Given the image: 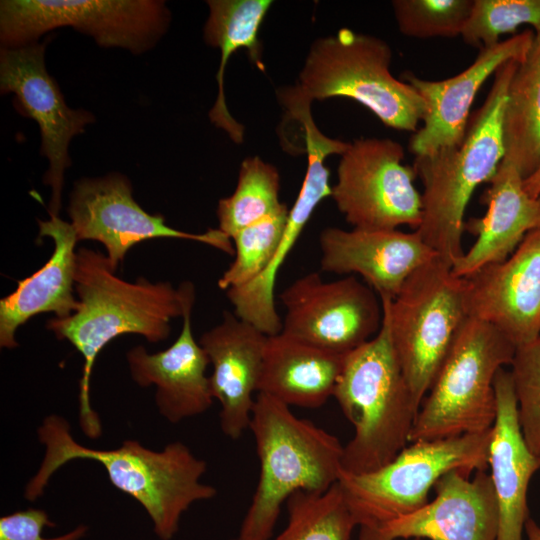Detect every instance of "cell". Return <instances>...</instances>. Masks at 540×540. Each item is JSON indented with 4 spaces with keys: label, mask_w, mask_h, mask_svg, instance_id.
I'll return each instance as SVG.
<instances>
[{
    "label": "cell",
    "mask_w": 540,
    "mask_h": 540,
    "mask_svg": "<svg viewBox=\"0 0 540 540\" xmlns=\"http://www.w3.org/2000/svg\"><path fill=\"white\" fill-rule=\"evenodd\" d=\"M44 447L37 472L27 482L24 498L39 499L51 477L74 460L95 461L103 466L112 485L135 499L146 511L160 540H171L182 515L196 502L210 500L217 490L201 482L207 463L180 441L162 450L150 449L134 439L111 449L79 443L70 423L61 415H47L37 429Z\"/></svg>",
    "instance_id": "6da1fadb"
},
{
    "label": "cell",
    "mask_w": 540,
    "mask_h": 540,
    "mask_svg": "<svg viewBox=\"0 0 540 540\" xmlns=\"http://www.w3.org/2000/svg\"><path fill=\"white\" fill-rule=\"evenodd\" d=\"M75 292L78 310L66 318H52L47 328L67 340L83 358L79 381V425L91 439L102 434V423L90 402V379L98 354L125 334L143 336L150 343L168 338L170 322L182 317L185 282L176 289L169 282L138 277L128 282L116 275L108 258L81 247L76 254Z\"/></svg>",
    "instance_id": "7a4b0ae2"
},
{
    "label": "cell",
    "mask_w": 540,
    "mask_h": 540,
    "mask_svg": "<svg viewBox=\"0 0 540 540\" xmlns=\"http://www.w3.org/2000/svg\"><path fill=\"white\" fill-rule=\"evenodd\" d=\"M249 429L256 443L259 478L232 540H270L282 505L294 493L323 492L338 482L344 446L335 435L264 393L256 396Z\"/></svg>",
    "instance_id": "3957f363"
},
{
    "label": "cell",
    "mask_w": 540,
    "mask_h": 540,
    "mask_svg": "<svg viewBox=\"0 0 540 540\" xmlns=\"http://www.w3.org/2000/svg\"><path fill=\"white\" fill-rule=\"evenodd\" d=\"M519 62L509 61L494 74L491 89L470 117L460 145L415 157L413 168L423 184V215L418 232L445 262L464 254V215L475 189L489 182L505 155L503 114L511 78Z\"/></svg>",
    "instance_id": "277c9868"
},
{
    "label": "cell",
    "mask_w": 540,
    "mask_h": 540,
    "mask_svg": "<svg viewBox=\"0 0 540 540\" xmlns=\"http://www.w3.org/2000/svg\"><path fill=\"white\" fill-rule=\"evenodd\" d=\"M333 397L354 427L344 446V472L377 470L407 446L420 407L397 360L384 314L379 332L345 355Z\"/></svg>",
    "instance_id": "5b68a950"
},
{
    "label": "cell",
    "mask_w": 540,
    "mask_h": 540,
    "mask_svg": "<svg viewBox=\"0 0 540 540\" xmlns=\"http://www.w3.org/2000/svg\"><path fill=\"white\" fill-rule=\"evenodd\" d=\"M392 50L373 35L339 29L310 46L295 85L309 102L346 97L369 109L385 126L416 132L425 103L390 71Z\"/></svg>",
    "instance_id": "8992f818"
},
{
    "label": "cell",
    "mask_w": 540,
    "mask_h": 540,
    "mask_svg": "<svg viewBox=\"0 0 540 540\" xmlns=\"http://www.w3.org/2000/svg\"><path fill=\"white\" fill-rule=\"evenodd\" d=\"M517 347L493 325L467 317L415 418L409 442L483 433L496 418L494 380Z\"/></svg>",
    "instance_id": "52a82bcc"
},
{
    "label": "cell",
    "mask_w": 540,
    "mask_h": 540,
    "mask_svg": "<svg viewBox=\"0 0 540 540\" xmlns=\"http://www.w3.org/2000/svg\"><path fill=\"white\" fill-rule=\"evenodd\" d=\"M492 428L436 440H419L377 470L353 474L342 470L338 484L359 533H372L409 515L428 501L429 491L452 470L468 473L489 468Z\"/></svg>",
    "instance_id": "ba28073f"
},
{
    "label": "cell",
    "mask_w": 540,
    "mask_h": 540,
    "mask_svg": "<svg viewBox=\"0 0 540 540\" xmlns=\"http://www.w3.org/2000/svg\"><path fill=\"white\" fill-rule=\"evenodd\" d=\"M465 292V279L436 256L410 275L394 299H380L397 360L419 407L468 317Z\"/></svg>",
    "instance_id": "9c48e42d"
},
{
    "label": "cell",
    "mask_w": 540,
    "mask_h": 540,
    "mask_svg": "<svg viewBox=\"0 0 540 540\" xmlns=\"http://www.w3.org/2000/svg\"><path fill=\"white\" fill-rule=\"evenodd\" d=\"M170 23V12L158 0H2V48L37 42L43 34L72 27L103 47L141 54L156 45Z\"/></svg>",
    "instance_id": "30bf717a"
},
{
    "label": "cell",
    "mask_w": 540,
    "mask_h": 540,
    "mask_svg": "<svg viewBox=\"0 0 540 540\" xmlns=\"http://www.w3.org/2000/svg\"><path fill=\"white\" fill-rule=\"evenodd\" d=\"M403 146L390 138H360L340 155L331 196L353 228L390 230L422 221V194L413 166L403 163Z\"/></svg>",
    "instance_id": "8fae6325"
},
{
    "label": "cell",
    "mask_w": 540,
    "mask_h": 540,
    "mask_svg": "<svg viewBox=\"0 0 540 540\" xmlns=\"http://www.w3.org/2000/svg\"><path fill=\"white\" fill-rule=\"evenodd\" d=\"M286 309L282 333L317 348L345 356L380 330L379 296L355 276L325 282L308 273L279 295Z\"/></svg>",
    "instance_id": "7c38bea8"
},
{
    "label": "cell",
    "mask_w": 540,
    "mask_h": 540,
    "mask_svg": "<svg viewBox=\"0 0 540 540\" xmlns=\"http://www.w3.org/2000/svg\"><path fill=\"white\" fill-rule=\"evenodd\" d=\"M130 181L120 173L82 178L74 183L67 214L78 241L103 244L116 271L130 248L150 239L172 238L205 243L234 255L231 238L221 230L189 233L167 225L161 214H150L134 199Z\"/></svg>",
    "instance_id": "4fadbf2b"
},
{
    "label": "cell",
    "mask_w": 540,
    "mask_h": 540,
    "mask_svg": "<svg viewBox=\"0 0 540 540\" xmlns=\"http://www.w3.org/2000/svg\"><path fill=\"white\" fill-rule=\"evenodd\" d=\"M46 43L1 48L0 91L13 93L19 112L36 121L41 131V154L49 169L43 182L51 187L49 215L58 216L62 202L65 169L71 165L69 144L85 132L94 116L84 109H71L45 66Z\"/></svg>",
    "instance_id": "5bb4252c"
},
{
    "label": "cell",
    "mask_w": 540,
    "mask_h": 540,
    "mask_svg": "<svg viewBox=\"0 0 540 540\" xmlns=\"http://www.w3.org/2000/svg\"><path fill=\"white\" fill-rule=\"evenodd\" d=\"M533 38L534 31L526 29L482 48L470 66L444 80H425L405 72L403 80L425 103L423 125L409 142V150L414 156H427L460 145L471 117L472 104L482 85L505 63H520L528 54Z\"/></svg>",
    "instance_id": "9a60e30c"
},
{
    "label": "cell",
    "mask_w": 540,
    "mask_h": 540,
    "mask_svg": "<svg viewBox=\"0 0 540 540\" xmlns=\"http://www.w3.org/2000/svg\"><path fill=\"white\" fill-rule=\"evenodd\" d=\"M469 317L500 330L516 347L540 331V227L530 231L503 262L465 277Z\"/></svg>",
    "instance_id": "2e32d148"
},
{
    "label": "cell",
    "mask_w": 540,
    "mask_h": 540,
    "mask_svg": "<svg viewBox=\"0 0 540 540\" xmlns=\"http://www.w3.org/2000/svg\"><path fill=\"white\" fill-rule=\"evenodd\" d=\"M435 498L358 540H497L498 507L490 474L463 470L444 474L434 485Z\"/></svg>",
    "instance_id": "e0dca14e"
},
{
    "label": "cell",
    "mask_w": 540,
    "mask_h": 540,
    "mask_svg": "<svg viewBox=\"0 0 540 540\" xmlns=\"http://www.w3.org/2000/svg\"><path fill=\"white\" fill-rule=\"evenodd\" d=\"M194 302L195 287L186 281L183 325L174 343L156 353L142 345L126 353L132 380L140 387H155L157 410L171 424L205 413L214 400L206 374L210 361L192 332Z\"/></svg>",
    "instance_id": "ac0fdd59"
},
{
    "label": "cell",
    "mask_w": 540,
    "mask_h": 540,
    "mask_svg": "<svg viewBox=\"0 0 540 540\" xmlns=\"http://www.w3.org/2000/svg\"><path fill=\"white\" fill-rule=\"evenodd\" d=\"M321 270L358 274L379 298L394 299L419 267L438 256L417 231L324 228Z\"/></svg>",
    "instance_id": "d6986e66"
},
{
    "label": "cell",
    "mask_w": 540,
    "mask_h": 540,
    "mask_svg": "<svg viewBox=\"0 0 540 540\" xmlns=\"http://www.w3.org/2000/svg\"><path fill=\"white\" fill-rule=\"evenodd\" d=\"M268 336L234 313L204 332L199 343L212 365V396L220 404L222 433L238 440L249 429Z\"/></svg>",
    "instance_id": "ffe728a7"
},
{
    "label": "cell",
    "mask_w": 540,
    "mask_h": 540,
    "mask_svg": "<svg viewBox=\"0 0 540 540\" xmlns=\"http://www.w3.org/2000/svg\"><path fill=\"white\" fill-rule=\"evenodd\" d=\"M307 170L298 197L289 210L286 229L279 249L269 268L253 282L226 291L234 307V314L258 328L267 336L282 331V320L275 305L274 287L278 271L294 247L315 208L331 196L330 171L324 164L332 154L341 155L343 141L325 136L321 131L307 132L304 137Z\"/></svg>",
    "instance_id": "44dd1931"
},
{
    "label": "cell",
    "mask_w": 540,
    "mask_h": 540,
    "mask_svg": "<svg viewBox=\"0 0 540 540\" xmlns=\"http://www.w3.org/2000/svg\"><path fill=\"white\" fill-rule=\"evenodd\" d=\"M523 181L517 167L503 159L481 197L485 215L465 222V230L476 240L453 264L455 275L465 278L505 261L530 231L540 227V197L528 194Z\"/></svg>",
    "instance_id": "7402d4cb"
},
{
    "label": "cell",
    "mask_w": 540,
    "mask_h": 540,
    "mask_svg": "<svg viewBox=\"0 0 540 540\" xmlns=\"http://www.w3.org/2000/svg\"><path fill=\"white\" fill-rule=\"evenodd\" d=\"M494 390L496 418L489 446V467L498 507L497 540H522L529 517L528 486L540 469V460L530 452L523 439L510 371L498 370Z\"/></svg>",
    "instance_id": "603a6c76"
},
{
    "label": "cell",
    "mask_w": 540,
    "mask_h": 540,
    "mask_svg": "<svg viewBox=\"0 0 540 540\" xmlns=\"http://www.w3.org/2000/svg\"><path fill=\"white\" fill-rule=\"evenodd\" d=\"M39 237H49L54 250L48 261L32 275L18 282L14 292L0 300V346L14 349L17 329L35 315L54 313L66 318L79 308L74 296L76 243L71 223L59 216L38 220Z\"/></svg>",
    "instance_id": "cb8c5ba5"
},
{
    "label": "cell",
    "mask_w": 540,
    "mask_h": 540,
    "mask_svg": "<svg viewBox=\"0 0 540 540\" xmlns=\"http://www.w3.org/2000/svg\"><path fill=\"white\" fill-rule=\"evenodd\" d=\"M344 357L282 332L268 336L258 393L289 407L319 408L333 397Z\"/></svg>",
    "instance_id": "d4e9b609"
},
{
    "label": "cell",
    "mask_w": 540,
    "mask_h": 540,
    "mask_svg": "<svg viewBox=\"0 0 540 540\" xmlns=\"http://www.w3.org/2000/svg\"><path fill=\"white\" fill-rule=\"evenodd\" d=\"M209 17L204 26L206 44L219 48L220 65L216 74L218 95L209 112L211 122L223 129L235 143H242L244 126L230 114L224 95V73L228 59L239 48L248 51L251 61L263 69L262 45L258 39L261 24L271 0H209Z\"/></svg>",
    "instance_id": "484cf974"
},
{
    "label": "cell",
    "mask_w": 540,
    "mask_h": 540,
    "mask_svg": "<svg viewBox=\"0 0 540 540\" xmlns=\"http://www.w3.org/2000/svg\"><path fill=\"white\" fill-rule=\"evenodd\" d=\"M505 160L523 178L540 167V28L511 78L503 114Z\"/></svg>",
    "instance_id": "4316f807"
},
{
    "label": "cell",
    "mask_w": 540,
    "mask_h": 540,
    "mask_svg": "<svg viewBox=\"0 0 540 540\" xmlns=\"http://www.w3.org/2000/svg\"><path fill=\"white\" fill-rule=\"evenodd\" d=\"M278 170L258 156L246 158L240 167L235 191L219 200L218 229L232 238L238 231L271 217L287 205L279 199Z\"/></svg>",
    "instance_id": "83f0119b"
},
{
    "label": "cell",
    "mask_w": 540,
    "mask_h": 540,
    "mask_svg": "<svg viewBox=\"0 0 540 540\" xmlns=\"http://www.w3.org/2000/svg\"><path fill=\"white\" fill-rule=\"evenodd\" d=\"M286 504L288 523L270 540H350L358 526L338 482L323 492L298 491Z\"/></svg>",
    "instance_id": "f1b7e54d"
},
{
    "label": "cell",
    "mask_w": 540,
    "mask_h": 540,
    "mask_svg": "<svg viewBox=\"0 0 540 540\" xmlns=\"http://www.w3.org/2000/svg\"><path fill=\"white\" fill-rule=\"evenodd\" d=\"M289 209L238 231L231 239L235 259L218 280L219 288L227 291L245 286L259 278L272 263L281 244Z\"/></svg>",
    "instance_id": "f546056e"
},
{
    "label": "cell",
    "mask_w": 540,
    "mask_h": 540,
    "mask_svg": "<svg viewBox=\"0 0 540 540\" xmlns=\"http://www.w3.org/2000/svg\"><path fill=\"white\" fill-rule=\"evenodd\" d=\"M474 0H394L392 7L399 31L411 38L461 36Z\"/></svg>",
    "instance_id": "4dcf8cb0"
},
{
    "label": "cell",
    "mask_w": 540,
    "mask_h": 540,
    "mask_svg": "<svg viewBox=\"0 0 540 540\" xmlns=\"http://www.w3.org/2000/svg\"><path fill=\"white\" fill-rule=\"evenodd\" d=\"M524 24L534 31L540 28V0H474L461 37L467 45L482 49Z\"/></svg>",
    "instance_id": "1f68e13d"
},
{
    "label": "cell",
    "mask_w": 540,
    "mask_h": 540,
    "mask_svg": "<svg viewBox=\"0 0 540 540\" xmlns=\"http://www.w3.org/2000/svg\"><path fill=\"white\" fill-rule=\"evenodd\" d=\"M510 365L521 433L540 460V340L517 347Z\"/></svg>",
    "instance_id": "d6a6232c"
},
{
    "label": "cell",
    "mask_w": 540,
    "mask_h": 540,
    "mask_svg": "<svg viewBox=\"0 0 540 540\" xmlns=\"http://www.w3.org/2000/svg\"><path fill=\"white\" fill-rule=\"evenodd\" d=\"M54 525L43 509L19 510L0 518V540H81L88 531V526L81 524L62 535L44 537L43 530Z\"/></svg>",
    "instance_id": "836d02e7"
},
{
    "label": "cell",
    "mask_w": 540,
    "mask_h": 540,
    "mask_svg": "<svg viewBox=\"0 0 540 540\" xmlns=\"http://www.w3.org/2000/svg\"><path fill=\"white\" fill-rule=\"evenodd\" d=\"M524 188L532 197H540V167L523 181Z\"/></svg>",
    "instance_id": "e575fe53"
},
{
    "label": "cell",
    "mask_w": 540,
    "mask_h": 540,
    "mask_svg": "<svg viewBox=\"0 0 540 540\" xmlns=\"http://www.w3.org/2000/svg\"><path fill=\"white\" fill-rule=\"evenodd\" d=\"M524 531L528 540H540V526L531 517H528Z\"/></svg>",
    "instance_id": "d590c367"
},
{
    "label": "cell",
    "mask_w": 540,
    "mask_h": 540,
    "mask_svg": "<svg viewBox=\"0 0 540 540\" xmlns=\"http://www.w3.org/2000/svg\"><path fill=\"white\" fill-rule=\"evenodd\" d=\"M397 540H425L421 538H410V539H397Z\"/></svg>",
    "instance_id": "8d00e7d4"
},
{
    "label": "cell",
    "mask_w": 540,
    "mask_h": 540,
    "mask_svg": "<svg viewBox=\"0 0 540 540\" xmlns=\"http://www.w3.org/2000/svg\"><path fill=\"white\" fill-rule=\"evenodd\" d=\"M538 339L540 340V331H539V336H538Z\"/></svg>",
    "instance_id": "74e56055"
}]
</instances>
